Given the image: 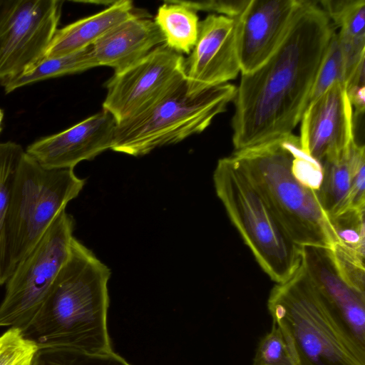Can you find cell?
Returning a JSON list of instances; mask_svg holds the SVG:
<instances>
[{
	"label": "cell",
	"mask_w": 365,
	"mask_h": 365,
	"mask_svg": "<svg viewBox=\"0 0 365 365\" xmlns=\"http://www.w3.org/2000/svg\"><path fill=\"white\" fill-rule=\"evenodd\" d=\"M32 365H132L113 351L92 354L63 348H39Z\"/></svg>",
	"instance_id": "cb8c5ba5"
},
{
	"label": "cell",
	"mask_w": 365,
	"mask_h": 365,
	"mask_svg": "<svg viewBox=\"0 0 365 365\" xmlns=\"http://www.w3.org/2000/svg\"><path fill=\"white\" fill-rule=\"evenodd\" d=\"M267 308L293 346L299 365H365L324 315L302 264L288 280L273 287Z\"/></svg>",
	"instance_id": "52a82bcc"
},
{
	"label": "cell",
	"mask_w": 365,
	"mask_h": 365,
	"mask_svg": "<svg viewBox=\"0 0 365 365\" xmlns=\"http://www.w3.org/2000/svg\"><path fill=\"white\" fill-rule=\"evenodd\" d=\"M25 150L16 143L0 142V286L15 268L9 237V217L12 190L18 167Z\"/></svg>",
	"instance_id": "d6986e66"
},
{
	"label": "cell",
	"mask_w": 365,
	"mask_h": 365,
	"mask_svg": "<svg viewBox=\"0 0 365 365\" xmlns=\"http://www.w3.org/2000/svg\"><path fill=\"white\" fill-rule=\"evenodd\" d=\"M13 0H0V19L11 6Z\"/></svg>",
	"instance_id": "f546056e"
},
{
	"label": "cell",
	"mask_w": 365,
	"mask_h": 365,
	"mask_svg": "<svg viewBox=\"0 0 365 365\" xmlns=\"http://www.w3.org/2000/svg\"><path fill=\"white\" fill-rule=\"evenodd\" d=\"M138 14L132 1H113L98 13L58 29L42 59L64 56L91 46L111 29Z\"/></svg>",
	"instance_id": "e0dca14e"
},
{
	"label": "cell",
	"mask_w": 365,
	"mask_h": 365,
	"mask_svg": "<svg viewBox=\"0 0 365 365\" xmlns=\"http://www.w3.org/2000/svg\"><path fill=\"white\" fill-rule=\"evenodd\" d=\"M197 12L182 1H166L158 8L154 21L169 48L182 55L190 54L198 36Z\"/></svg>",
	"instance_id": "ffe728a7"
},
{
	"label": "cell",
	"mask_w": 365,
	"mask_h": 365,
	"mask_svg": "<svg viewBox=\"0 0 365 365\" xmlns=\"http://www.w3.org/2000/svg\"><path fill=\"white\" fill-rule=\"evenodd\" d=\"M164 43V36L155 21L138 14L111 29L92 47L98 66H109L118 73Z\"/></svg>",
	"instance_id": "2e32d148"
},
{
	"label": "cell",
	"mask_w": 365,
	"mask_h": 365,
	"mask_svg": "<svg viewBox=\"0 0 365 365\" xmlns=\"http://www.w3.org/2000/svg\"><path fill=\"white\" fill-rule=\"evenodd\" d=\"M116 126L114 117L102 109L66 130L34 141L25 152L45 168H74L111 149Z\"/></svg>",
	"instance_id": "9a60e30c"
},
{
	"label": "cell",
	"mask_w": 365,
	"mask_h": 365,
	"mask_svg": "<svg viewBox=\"0 0 365 365\" xmlns=\"http://www.w3.org/2000/svg\"><path fill=\"white\" fill-rule=\"evenodd\" d=\"M3 118H4V110L0 108V132L2 130L1 123H2Z\"/></svg>",
	"instance_id": "4dcf8cb0"
},
{
	"label": "cell",
	"mask_w": 365,
	"mask_h": 365,
	"mask_svg": "<svg viewBox=\"0 0 365 365\" xmlns=\"http://www.w3.org/2000/svg\"><path fill=\"white\" fill-rule=\"evenodd\" d=\"M349 150L321 163L322 178L317 194L330 220L351 209V175L348 159Z\"/></svg>",
	"instance_id": "7402d4cb"
},
{
	"label": "cell",
	"mask_w": 365,
	"mask_h": 365,
	"mask_svg": "<svg viewBox=\"0 0 365 365\" xmlns=\"http://www.w3.org/2000/svg\"><path fill=\"white\" fill-rule=\"evenodd\" d=\"M252 365H299L293 346L274 322L271 330L259 340Z\"/></svg>",
	"instance_id": "484cf974"
},
{
	"label": "cell",
	"mask_w": 365,
	"mask_h": 365,
	"mask_svg": "<svg viewBox=\"0 0 365 365\" xmlns=\"http://www.w3.org/2000/svg\"><path fill=\"white\" fill-rule=\"evenodd\" d=\"M38 346L17 327L0 335V365H32Z\"/></svg>",
	"instance_id": "4316f807"
},
{
	"label": "cell",
	"mask_w": 365,
	"mask_h": 365,
	"mask_svg": "<svg viewBox=\"0 0 365 365\" xmlns=\"http://www.w3.org/2000/svg\"><path fill=\"white\" fill-rule=\"evenodd\" d=\"M84 185L85 180L73 168H45L25 152L16 174L10 209V247L15 266Z\"/></svg>",
	"instance_id": "8992f818"
},
{
	"label": "cell",
	"mask_w": 365,
	"mask_h": 365,
	"mask_svg": "<svg viewBox=\"0 0 365 365\" xmlns=\"http://www.w3.org/2000/svg\"><path fill=\"white\" fill-rule=\"evenodd\" d=\"M334 25L318 1L303 0L283 42L237 88L232 120L235 151L292 133L307 108Z\"/></svg>",
	"instance_id": "6da1fadb"
},
{
	"label": "cell",
	"mask_w": 365,
	"mask_h": 365,
	"mask_svg": "<svg viewBox=\"0 0 365 365\" xmlns=\"http://www.w3.org/2000/svg\"><path fill=\"white\" fill-rule=\"evenodd\" d=\"M1 133V132H0Z\"/></svg>",
	"instance_id": "1f68e13d"
},
{
	"label": "cell",
	"mask_w": 365,
	"mask_h": 365,
	"mask_svg": "<svg viewBox=\"0 0 365 365\" xmlns=\"http://www.w3.org/2000/svg\"><path fill=\"white\" fill-rule=\"evenodd\" d=\"M250 0H209L182 2L192 9L197 11H214L220 15L235 18L243 11Z\"/></svg>",
	"instance_id": "f1b7e54d"
},
{
	"label": "cell",
	"mask_w": 365,
	"mask_h": 365,
	"mask_svg": "<svg viewBox=\"0 0 365 365\" xmlns=\"http://www.w3.org/2000/svg\"><path fill=\"white\" fill-rule=\"evenodd\" d=\"M110 269L73 238L68 257L24 336L39 348L113 351L107 324Z\"/></svg>",
	"instance_id": "3957f363"
},
{
	"label": "cell",
	"mask_w": 365,
	"mask_h": 365,
	"mask_svg": "<svg viewBox=\"0 0 365 365\" xmlns=\"http://www.w3.org/2000/svg\"><path fill=\"white\" fill-rule=\"evenodd\" d=\"M183 71L190 92L235 78L240 72L237 17L212 14L200 21L197 38L184 58Z\"/></svg>",
	"instance_id": "7c38bea8"
},
{
	"label": "cell",
	"mask_w": 365,
	"mask_h": 365,
	"mask_svg": "<svg viewBox=\"0 0 365 365\" xmlns=\"http://www.w3.org/2000/svg\"><path fill=\"white\" fill-rule=\"evenodd\" d=\"M364 58L365 40L348 38L335 31L319 68L309 103L335 82L345 86L364 64Z\"/></svg>",
	"instance_id": "ac0fdd59"
},
{
	"label": "cell",
	"mask_w": 365,
	"mask_h": 365,
	"mask_svg": "<svg viewBox=\"0 0 365 365\" xmlns=\"http://www.w3.org/2000/svg\"><path fill=\"white\" fill-rule=\"evenodd\" d=\"M231 157L297 246L333 250L340 244L317 194L321 164L304 153L298 136L291 133Z\"/></svg>",
	"instance_id": "7a4b0ae2"
},
{
	"label": "cell",
	"mask_w": 365,
	"mask_h": 365,
	"mask_svg": "<svg viewBox=\"0 0 365 365\" xmlns=\"http://www.w3.org/2000/svg\"><path fill=\"white\" fill-rule=\"evenodd\" d=\"M339 34L351 39L365 40L364 0H323L318 1Z\"/></svg>",
	"instance_id": "603a6c76"
},
{
	"label": "cell",
	"mask_w": 365,
	"mask_h": 365,
	"mask_svg": "<svg viewBox=\"0 0 365 365\" xmlns=\"http://www.w3.org/2000/svg\"><path fill=\"white\" fill-rule=\"evenodd\" d=\"M364 213L365 209L352 208L331 220L340 240V244L336 247L363 261L365 258Z\"/></svg>",
	"instance_id": "d4e9b609"
},
{
	"label": "cell",
	"mask_w": 365,
	"mask_h": 365,
	"mask_svg": "<svg viewBox=\"0 0 365 365\" xmlns=\"http://www.w3.org/2000/svg\"><path fill=\"white\" fill-rule=\"evenodd\" d=\"M61 0H13L0 19V81L40 61L61 16Z\"/></svg>",
	"instance_id": "8fae6325"
},
{
	"label": "cell",
	"mask_w": 365,
	"mask_h": 365,
	"mask_svg": "<svg viewBox=\"0 0 365 365\" xmlns=\"http://www.w3.org/2000/svg\"><path fill=\"white\" fill-rule=\"evenodd\" d=\"M303 0H250L237 16V49L241 74L265 62L291 29Z\"/></svg>",
	"instance_id": "5bb4252c"
},
{
	"label": "cell",
	"mask_w": 365,
	"mask_h": 365,
	"mask_svg": "<svg viewBox=\"0 0 365 365\" xmlns=\"http://www.w3.org/2000/svg\"><path fill=\"white\" fill-rule=\"evenodd\" d=\"M300 122L301 146L320 164L345 153L355 142L353 108L340 83H332L311 101Z\"/></svg>",
	"instance_id": "4fadbf2b"
},
{
	"label": "cell",
	"mask_w": 365,
	"mask_h": 365,
	"mask_svg": "<svg viewBox=\"0 0 365 365\" xmlns=\"http://www.w3.org/2000/svg\"><path fill=\"white\" fill-rule=\"evenodd\" d=\"M98 66L92 45L79 51L53 58H43L26 72L0 81L6 93L37 81L83 72Z\"/></svg>",
	"instance_id": "44dd1931"
},
{
	"label": "cell",
	"mask_w": 365,
	"mask_h": 365,
	"mask_svg": "<svg viewBox=\"0 0 365 365\" xmlns=\"http://www.w3.org/2000/svg\"><path fill=\"white\" fill-rule=\"evenodd\" d=\"M213 182L230 221L261 269L276 284L288 280L301 264V247L231 155L217 161Z\"/></svg>",
	"instance_id": "277c9868"
},
{
	"label": "cell",
	"mask_w": 365,
	"mask_h": 365,
	"mask_svg": "<svg viewBox=\"0 0 365 365\" xmlns=\"http://www.w3.org/2000/svg\"><path fill=\"white\" fill-rule=\"evenodd\" d=\"M74 220L63 210L33 250L19 261L6 284L0 304V327L24 331L34 319L66 261Z\"/></svg>",
	"instance_id": "ba28073f"
},
{
	"label": "cell",
	"mask_w": 365,
	"mask_h": 365,
	"mask_svg": "<svg viewBox=\"0 0 365 365\" xmlns=\"http://www.w3.org/2000/svg\"><path fill=\"white\" fill-rule=\"evenodd\" d=\"M349 165L351 175V207L365 209V149L356 141L350 148Z\"/></svg>",
	"instance_id": "83f0119b"
},
{
	"label": "cell",
	"mask_w": 365,
	"mask_h": 365,
	"mask_svg": "<svg viewBox=\"0 0 365 365\" xmlns=\"http://www.w3.org/2000/svg\"><path fill=\"white\" fill-rule=\"evenodd\" d=\"M301 264L324 315L349 351L365 364V293L344 279L331 249L302 247Z\"/></svg>",
	"instance_id": "9c48e42d"
},
{
	"label": "cell",
	"mask_w": 365,
	"mask_h": 365,
	"mask_svg": "<svg viewBox=\"0 0 365 365\" xmlns=\"http://www.w3.org/2000/svg\"><path fill=\"white\" fill-rule=\"evenodd\" d=\"M184 58L164 43L131 66L114 73L106 83L103 109L117 124L147 110L185 79Z\"/></svg>",
	"instance_id": "30bf717a"
},
{
	"label": "cell",
	"mask_w": 365,
	"mask_h": 365,
	"mask_svg": "<svg viewBox=\"0 0 365 365\" xmlns=\"http://www.w3.org/2000/svg\"><path fill=\"white\" fill-rule=\"evenodd\" d=\"M236 90L225 83L190 92L185 79L153 106L117 124L111 150L141 156L200 133L234 101Z\"/></svg>",
	"instance_id": "5b68a950"
}]
</instances>
